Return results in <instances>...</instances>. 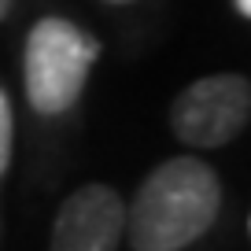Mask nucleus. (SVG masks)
Wrapping results in <instances>:
<instances>
[{"mask_svg": "<svg viewBox=\"0 0 251 251\" xmlns=\"http://www.w3.org/2000/svg\"><path fill=\"white\" fill-rule=\"evenodd\" d=\"M222 207L218 174L196 155L159 163L141 181L126 233L133 251H185L214 226Z\"/></svg>", "mask_w": 251, "mask_h": 251, "instance_id": "1", "label": "nucleus"}, {"mask_svg": "<svg viewBox=\"0 0 251 251\" xmlns=\"http://www.w3.org/2000/svg\"><path fill=\"white\" fill-rule=\"evenodd\" d=\"M96 55L100 41L71 19L45 15L41 23H33L23 52V81L30 107L41 115L71 111L89 81Z\"/></svg>", "mask_w": 251, "mask_h": 251, "instance_id": "2", "label": "nucleus"}, {"mask_svg": "<svg viewBox=\"0 0 251 251\" xmlns=\"http://www.w3.org/2000/svg\"><path fill=\"white\" fill-rule=\"evenodd\" d=\"M251 115V81L244 74H207L181 89L170 103V126L188 148H222Z\"/></svg>", "mask_w": 251, "mask_h": 251, "instance_id": "3", "label": "nucleus"}, {"mask_svg": "<svg viewBox=\"0 0 251 251\" xmlns=\"http://www.w3.org/2000/svg\"><path fill=\"white\" fill-rule=\"evenodd\" d=\"M126 233V207L115 188L81 185L63 200L52 222L48 251H118Z\"/></svg>", "mask_w": 251, "mask_h": 251, "instance_id": "4", "label": "nucleus"}, {"mask_svg": "<svg viewBox=\"0 0 251 251\" xmlns=\"http://www.w3.org/2000/svg\"><path fill=\"white\" fill-rule=\"evenodd\" d=\"M11 141H15V118H11V100L0 89V177L8 174L11 163Z\"/></svg>", "mask_w": 251, "mask_h": 251, "instance_id": "5", "label": "nucleus"}, {"mask_svg": "<svg viewBox=\"0 0 251 251\" xmlns=\"http://www.w3.org/2000/svg\"><path fill=\"white\" fill-rule=\"evenodd\" d=\"M233 8H236V11H240V15H244V19H248V15H251V0H233Z\"/></svg>", "mask_w": 251, "mask_h": 251, "instance_id": "6", "label": "nucleus"}, {"mask_svg": "<svg viewBox=\"0 0 251 251\" xmlns=\"http://www.w3.org/2000/svg\"><path fill=\"white\" fill-rule=\"evenodd\" d=\"M11 4H15V0H0V19H4V15L11 11Z\"/></svg>", "mask_w": 251, "mask_h": 251, "instance_id": "7", "label": "nucleus"}, {"mask_svg": "<svg viewBox=\"0 0 251 251\" xmlns=\"http://www.w3.org/2000/svg\"><path fill=\"white\" fill-rule=\"evenodd\" d=\"M107 4H133V0H107Z\"/></svg>", "mask_w": 251, "mask_h": 251, "instance_id": "8", "label": "nucleus"}]
</instances>
